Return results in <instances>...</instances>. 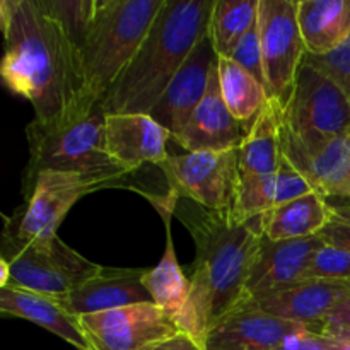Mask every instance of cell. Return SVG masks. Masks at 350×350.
Wrapping results in <instances>:
<instances>
[{
    "instance_id": "cell-1",
    "label": "cell",
    "mask_w": 350,
    "mask_h": 350,
    "mask_svg": "<svg viewBox=\"0 0 350 350\" xmlns=\"http://www.w3.org/2000/svg\"><path fill=\"white\" fill-rule=\"evenodd\" d=\"M3 84L31 103L34 120L58 126L91 111L81 50L41 0H2Z\"/></svg>"
},
{
    "instance_id": "cell-2",
    "label": "cell",
    "mask_w": 350,
    "mask_h": 350,
    "mask_svg": "<svg viewBox=\"0 0 350 350\" xmlns=\"http://www.w3.org/2000/svg\"><path fill=\"white\" fill-rule=\"evenodd\" d=\"M176 215L195 241L191 293L176 327L204 345L219 320L248 297L246 282L263 239L262 215L239 224L229 211H208L178 198Z\"/></svg>"
},
{
    "instance_id": "cell-3",
    "label": "cell",
    "mask_w": 350,
    "mask_h": 350,
    "mask_svg": "<svg viewBox=\"0 0 350 350\" xmlns=\"http://www.w3.org/2000/svg\"><path fill=\"white\" fill-rule=\"evenodd\" d=\"M215 0H166L125 70L103 99L106 115L147 113L198 41L208 33Z\"/></svg>"
},
{
    "instance_id": "cell-4",
    "label": "cell",
    "mask_w": 350,
    "mask_h": 350,
    "mask_svg": "<svg viewBox=\"0 0 350 350\" xmlns=\"http://www.w3.org/2000/svg\"><path fill=\"white\" fill-rule=\"evenodd\" d=\"M166 0H96L81 50L88 94L105 99L135 57Z\"/></svg>"
},
{
    "instance_id": "cell-5",
    "label": "cell",
    "mask_w": 350,
    "mask_h": 350,
    "mask_svg": "<svg viewBox=\"0 0 350 350\" xmlns=\"http://www.w3.org/2000/svg\"><path fill=\"white\" fill-rule=\"evenodd\" d=\"M29 163L23 190H27L41 171L81 173L105 178L125 187L132 171L111 159L106 147V111L103 103L85 115L58 126H44L36 120L26 126Z\"/></svg>"
},
{
    "instance_id": "cell-6",
    "label": "cell",
    "mask_w": 350,
    "mask_h": 350,
    "mask_svg": "<svg viewBox=\"0 0 350 350\" xmlns=\"http://www.w3.org/2000/svg\"><path fill=\"white\" fill-rule=\"evenodd\" d=\"M350 133V99L323 72L303 64L282 108V142L304 150Z\"/></svg>"
},
{
    "instance_id": "cell-7",
    "label": "cell",
    "mask_w": 350,
    "mask_h": 350,
    "mask_svg": "<svg viewBox=\"0 0 350 350\" xmlns=\"http://www.w3.org/2000/svg\"><path fill=\"white\" fill-rule=\"evenodd\" d=\"M0 258L9 263L7 286L50 297L64 296L103 272L101 265L79 255L57 234L31 243L3 234Z\"/></svg>"
},
{
    "instance_id": "cell-8",
    "label": "cell",
    "mask_w": 350,
    "mask_h": 350,
    "mask_svg": "<svg viewBox=\"0 0 350 350\" xmlns=\"http://www.w3.org/2000/svg\"><path fill=\"white\" fill-rule=\"evenodd\" d=\"M116 187L105 178L81 173L41 171L31 187L24 190L26 202L10 217H5L3 234L23 243L46 239L57 234L58 226L72 205L84 195L101 188Z\"/></svg>"
},
{
    "instance_id": "cell-9",
    "label": "cell",
    "mask_w": 350,
    "mask_h": 350,
    "mask_svg": "<svg viewBox=\"0 0 350 350\" xmlns=\"http://www.w3.org/2000/svg\"><path fill=\"white\" fill-rule=\"evenodd\" d=\"M256 26L262 44L267 94L284 108L306 57V46L297 24V0H258Z\"/></svg>"
},
{
    "instance_id": "cell-10",
    "label": "cell",
    "mask_w": 350,
    "mask_h": 350,
    "mask_svg": "<svg viewBox=\"0 0 350 350\" xmlns=\"http://www.w3.org/2000/svg\"><path fill=\"white\" fill-rule=\"evenodd\" d=\"M174 198H187L208 211H229L239 185L238 149L167 156L159 164Z\"/></svg>"
},
{
    "instance_id": "cell-11",
    "label": "cell",
    "mask_w": 350,
    "mask_h": 350,
    "mask_svg": "<svg viewBox=\"0 0 350 350\" xmlns=\"http://www.w3.org/2000/svg\"><path fill=\"white\" fill-rule=\"evenodd\" d=\"M79 320L92 350H154L180 334L176 323L154 303L88 314Z\"/></svg>"
},
{
    "instance_id": "cell-12",
    "label": "cell",
    "mask_w": 350,
    "mask_h": 350,
    "mask_svg": "<svg viewBox=\"0 0 350 350\" xmlns=\"http://www.w3.org/2000/svg\"><path fill=\"white\" fill-rule=\"evenodd\" d=\"M311 332L260 310L253 297H246L219 320L204 340L205 350H273L287 338Z\"/></svg>"
},
{
    "instance_id": "cell-13",
    "label": "cell",
    "mask_w": 350,
    "mask_h": 350,
    "mask_svg": "<svg viewBox=\"0 0 350 350\" xmlns=\"http://www.w3.org/2000/svg\"><path fill=\"white\" fill-rule=\"evenodd\" d=\"M215 65L217 53L207 33L188 55L187 62L181 65L164 94L149 111L157 123L170 130L171 139L178 135L193 116L207 92Z\"/></svg>"
},
{
    "instance_id": "cell-14",
    "label": "cell",
    "mask_w": 350,
    "mask_h": 350,
    "mask_svg": "<svg viewBox=\"0 0 350 350\" xmlns=\"http://www.w3.org/2000/svg\"><path fill=\"white\" fill-rule=\"evenodd\" d=\"M171 139L164 129L147 113H116L106 115V147L113 161L135 173L144 164L167 159L166 144Z\"/></svg>"
},
{
    "instance_id": "cell-15",
    "label": "cell",
    "mask_w": 350,
    "mask_h": 350,
    "mask_svg": "<svg viewBox=\"0 0 350 350\" xmlns=\"http://www.w3.org/2000/svg\"><path fill=\"white\" fill-rule=\"evenodd\" d=\"M347 296H350V282L347 280L311 279L258 294L253 299L265 313L306 325L314 332L330 311Z\"/></svg>"
},
{
    "instance_id": "cell-16",
    "label": "cell",
    "mask_w": 350,
    "mask_h": 350,
    "mask_svg": "<svg viewBox=\"0 0 350 350\" xmlns=\"http://www.w3.org/2000/svg\"><path fill=\"white\" fill-rule=\"evenodd\" d=\"M146 272L147 269H103L94 279L55 299L77 318L152 303L142 282Z\"/></svg>"
},
{
    "instance_id": "cell-17",
    "label": "cell",
    "mask_w": 350,
    "mask_h": 350,
    "mask_svg": "<svg viewBox=\"0 0 350 350\" xmlns=\"http://www.w3.org/2000/svg\"><path fill=\"white\" fill-rule=\"evenodd\" d=\"M245 132L241 123L232 116L222 98L217 65L214 67L204 99L193 116L178 135L173 137L178 146L188 152L238 149Z\"/></svg>"
},
{
    "instance_id": "cell-18",
    "label": "cell",
    "mask_w": 350,
    "mask_h": 350,
    "mask_svg": "<svg viewBox=\"0 0 350 350\" xmlns=\"http://www.w3.org/2000/svg\"><path fill=\"white\" fill-rule=\"evenodd\" d=\"M321 245L323 241L320 236L272 241L263 234L255 265L246 282L248 296L255 297L301 282L311 258Z\"/></svg>"
},
{
    "instance_id": "cell-19",
    "label": "cell",
    "mask_w": 350,
    "mask_h": 350,
    "mask_svg": "<svg viewBox=\"0 0 350 350\" xmlns=\"http://www.w3.org/2000/svg\"><path fill=\"white\" fill-rule=\"evenodd\" d=\"M0 311L5 317L23 318L51 332L77 350H92L91 342L82 330L81 320L68 313L55 297L5 286L0 287Z\"/></svg>"
},
{
    "instance_id": "cell-20",
    "label": "cell",
    "mask_w": 350,
    "mask_h": 350,
    "mask_svg": "<svg viewBox=\"0 0 350 350\" xmlns=\"http://www.w3.org/2000/svg\"><path fill=\"white\" fill-rule=\"evenodd\" d=\"M282 156V106L269 99L238 147L239 180L272 178Z\"/></svg>"
},
{
    "instance_id": "cell-21",
    "label": "cell",
    "mask_w": 350,
    "mask_h": 350,
    "mask_svg": "<svg viewBox=\"0 0 350 350\" xmlns=\"http://www.w3.org/2000/svg\"><path fill=\"white\" fill-rule=\"evenodd\" d=\"M282 154L310 181L317 193L325 198L342 197L350 180V133H344L314 150L282 142Z\"/></svg>"
},
{
    "instance_id": "cell-22",
    "label": "cell",
    "mask_w": 350,
    "mask_h": 350,
    "mask_svg": "<svg viewBox=\"0 0 350 350\" xmlns=\"http://www.w3.org/2000/svg\"><path fill=\"white\" fill-rule=\"evenodd\" d=\"M297 24L308 55L330 53L350 36V0H297Z\"/></svg>"
},
{
    "instance_id": "cell-23",
    "label": "cell",
    "mask_w": 350,
    "mask_h": 350,
    "mask_svg": "<svg viewBox=\"0 0 350 350\" xmlns=\"http://www.w3.org/2000/svg\"><path fill=\"white\" fill-rule=\"evenodd\" d=\"M262 221L263 232L272 241L318 236L330 222L328 198L311 191L293 202L275 205L262 215Z\"/></svg>"
},
{
    "instance_id": "cell-24",
    "label": "cell",
    "mask_w": 350,
    "mask_h": 350,
    "mask_svg": "<svg viewBox=\"0 0 350 350\" xmlns=\"http://www.w3.org/2000/svg\"><path fill=\"white\" fill-rule=\"evenodd\" d=\"M166 222V252L161 258L159 265L147 270L142 277L144 287L152 297V303L159 306L171 320L176 323L183 313L191 293V280L185 275L174 253L173 238H171V219Z\"/></svg>"
},
{
    "instance_id": "cell-25",
    "label": "cell",
    "mask_w": 350,
    "mask_h": 350,
    "mask_svg": "<svg viewBox=\"0 0 350 350\" xmlns=\"http://www.w3.org/2000/svg\"><path fill=\"white\" fill-rule=\"evenodd\" d=\"M217 70L229 111L239 123H252L270 99L265 85L232 58L217 57Z\"/></svg>"
},
{
    "instance_id": "cell-26",
    "label": "cell",
    "mask_w": 350,
    "mask_h": 350,
    "mask_svg": "<svg viewBox=\"0 0 350 350\" xmlns=\"http://www.w3.org/2000/svg\"><path fill=\"white\" fill-rule=\"evenodd\" d=\"M258 16V0H215L208 21V38L217 57L231 58Z\"/></svg>"
},
{
    "instance_id": "cell-27",
    "label": "cell",
    "mask_w": 350,
    "mask_h": 350,
    "mask_svg": "<svg viewBox=\"0 0 350 350\" xmlns=\"http://www.w3.org/2000/svg\"><path fill=\"white\" fill-rule=\"evenodd\" d=\"M275 207V176L239 180L238 191L232 207L229 208L231 217L239 224L267 214Z\"/></svg>"
},
{
    "instance_id": "cell-28",
    "label": "cell",
    "mask_w": 350,
    "mask_h": 350,
    "mask_svg": "<svg viewBox=\"0 0 350 350\" xmlns=\"http://www.w3.org/2000/svg\"><path fill=\"white\" fill-rule=\"evenodd\" d=\"M48 12L65 27L77 46L91 24L96 0H41Z\"/></svg>"
},
{
    "instance_id": "cell-29",
    "label": "cell",
    "mask_w": 350,
    "mask_h": 350,
    "mask_svg": "<svg viewBox=\"0 0 350 350\" xmlns=\"http://www.w3.org/2000/svg\"><path fill=\"white\" fill-rule=\"evenodd\" d=\"M311 279L350 282V250L323 243L317 250L303 275V280Z\"/></svg>"
},
{
    "instance_id": "cell-30",
    "label": "cell",
    "mask_w": 350,
    "mask_h": 350,
    "mask_svg": "<svg viewBox=\"0 0 350 350\" xmlns=\"http://www.w3.org/2000/svg\"><path fill=\"white\" fill-rule=\"evenodd\" d=\"M303 64L311 65L317 70L323 72L350 99V36L340 46L327 55L314 57V55L306 53Z\"/></svg>"
},
{
    "instance_id": "cell-31",
    "label": "cell",
    "mask_w": 350,
    "mask_h": 350,
    "mask_svg": "<svg viewBox=\"0 0 350 350\" xmlns=\"http://www.w3.org/2000/svg\"><path fill=\"white\" fill-rule=\"evenodd\" d=\"M314 191L311 188L310 181L291 164L286 156H280L279 170L275 174V205L287 204L296 198L304 197V195Z\"/></svg>"
},
{
    "instance_id": "cell-32",
    "label": "cell",
    "mask_w": 350,
    "mask_h": 350,
    "mask_svg": "<svg viewBox=\"0 0 350 350\" xmlns=\"http://www.w3.org/2000/svg\"><path fill=\"white\" fill-rule=\"evenodd\" d=\"M231 58L265 85L262 44H260V34H258V26H256V23L253 24V27L248 31V34L243 38L241 43H239L238 46H236V50L232 51Z\"/></svg>"
},
{
    "instance_id": "cell-33",
    "label": "cell",
    "mask_w": 350,
    "mask_h": 350,
    "mask_svg": "<svg viewBox=\"0 0 350 350\" xmlns=\"http://www.w3.org/2000/svg\"><path fill=\"white\" fill-rule=\"evenodd\" d=\"M273 350H350V340L327 337L314 332H303V334L287 338L284 344Z\"/></svg>"
},
{
    "instance_id": "cell-34",
    "label": "cell",
    "mask_w": 350,
    "mask_h": 350,
    "mask_svg": "<svg viewBox=\"0 0 350 350\" xmlns=\"http://www.w3.org/2000/svg\"><path fill=\"white\" fill-rule=\"evenodd\" d=\"M314 334L327 337H342L350 334V296L342 299L327 318L314 328Z\"/></svg>"
},
{
    "instance_id": "cell-35",
    "label": "cell",
    "mask_w": 350,
    "mask_h": 350,
    "mask_svg": "<svg viewBox=\"0 0 350 350\" xmlns=\"http://www.w3.org/2000/svg\"><path fill=\"white\" fill-rule=\"evenodd\" d=\"M320 239L327 245L340 246V248L350 250V226L340 224V222L330 221L320 232Z\"/></svg>"
},
{
    "instance_id": "cell-36",
    "label": "cell",
    "mask_w": 350,
    "mask_h": 350,
    "mask_svg": "<svg viewBox=\"0 0 350 350\" xmlns=\"http://www.w3.org/2000/svg\"><path fill=\"white\" fill-rule=\"evenodd\" d=\"M154 350H205V349L204 345H202L200 342L195 340L193 337L180 332V334L173 335V337L167 338V340L163 342L161 345H157Z\"/></svg>"
},
{
    "instance_id": "cell-37",
    "label": "cell",
    "mask_w": 350,
    "mask_h": 350,
    "mask_svg": "<svg viewBox=\"0 0 350 350\" xmlns=\"http://www.w3.org/2000/svg\"><path fill=\"white\" fill-rule=\"evenodd\" d=\"M328 211H330V221L350 226V204H334L328 200Z\"/></svg>"
},
{
    "instance_id": "cell-38",
    "label": "cell",
    "mask_w": 350,
    "mask_h": 350,
    "mask_svg": "<svg viewBox=\"0 0 350 350\" xmlns=\"http://www.w3.org/2000/svg\"><path fill=\"white\" fill-rule=\"evenodd\" d=\"M342 197H349L350 198V180H349V183L345 185L344 191H342Z\"/></svg>"
},
{
    "instance_id": "cell-39",
    "label": "cell",
    "mask_w": 350,
    "mask_h": 350,
    "mask_svg": "<svg viewBox=\"0 0 350 350\" xmlns=\"http://www.w3.org/2000/svg\"><path fill=\"white\" fill-rule=\"evenodd\" d=\"M337 338H345V340H350V334H347V335H342V337H337Z\"/></svg>"
}]
</instances>
